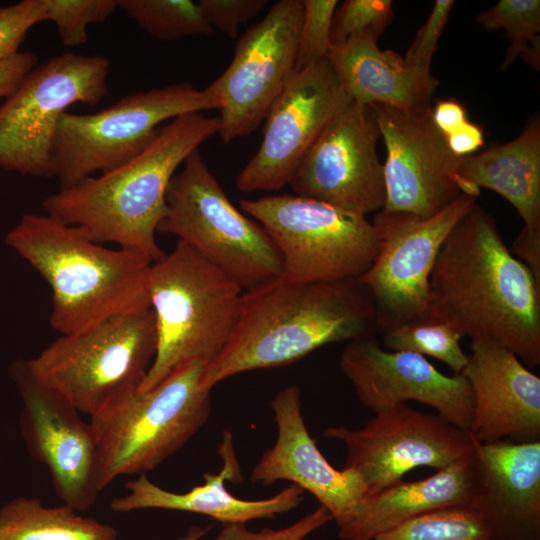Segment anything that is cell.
<instances>
[{"instance_id": "1", "label": "cell", "mask_w": 540, "mask_h": 540, "mask_svg": "<svg viewBox=\"0 0 540 540\" xmlns=\"http://www.w3.org/2000/svg\"><path fill=\"white\" fill-rule=\"evenodd\" d=\"M424 320L488 340L528 366L540 364V283L475 203L452 229L429 279Z\"/></svg>"}, {"instance_id": "2", "label": "cell", "mask_w": 540, "mask_h": 540, "mask_svg": "<svg viewBox=\"0 0 540 540\" xmlns=\"http://www.w3.org/2000/svg\"><path fill=\"white\" fill-rule=\"evenodd\" d=\"M380 333L373 300L358 279L301 283L278 276L244 290L235 329L205 367L211 391L234 375L291 364L314 350Z\"/></svg>"}, {"instance_id": "3", "label": "cell", "mask_w": 540, "mask_h": 540, "mask_svg": "<svg viewBox=\"0 0 540 540\" xmlns=\"http://www.w3.org/2000/svg\"><path fill=\"white\" fill-rule=\"evenodd\" d=\"M219 117L194 112L160 126L126 162L47 196L46 214L82 228L98 243L135 250L152 263L165 256L156 232L166 214V193L185 159L214 134Z\"/></svg>"}, {"instance_id": "4", "label": "cell", "mask_w": 540, "mask_h": 540, "mask_svg": "<svg viewBox=\"0 0 540 540\" xmlns=\"http://www.w3.org/2000/svg\"><path fill=\"white\" fill-rule=\"evenodd\" d=\"M4 240L49 285L50 325L60 335L83 332L118 314L150 309L152 261L135 250L108 248L82 228L46 213L23 214Z\"/></svg>"}, {"instance_id": "5", "label": "cell", "mask_w": 540, "mask_h": 540, "mask_svg": "<svg viewBox=\"0 0 540 540\" xmlns=\"http://www.w3.org/2000/svg\"><path fill=\"white\" fill-rule=\"evenodd\" d=\"M241 286L183 241L151 264L150 308L156 354L138 391H147L191 362L210 364L228 343L238 321Z\"/></svg>"}, {"instance_id": "6", "label": "cell", "mask_w": 540, "mask_h": 540, "mask_svg": "<svg viewBox=\"0 0 540 540\" xmlns=\"http://www.w3.org/2000/svg\"><path fill=\"white\" fill-rule=\"evenodd\" d=\"M207 365L181 366L147 391H134L90 417L99 456L100 487L151 471L178 452L208 421Z\"/></svg>"}, {"instance_id": "7", "label": "cell", "mask_w": 540, "mask_h": 540, "mask_svg": "<svg viewBox=\"0 0 540 540\" xmlns=\"http://www.w3.org/2000/svg\"><path fill=\"white\" fill-rule=\"evenodd\" d=\"M152 309L118 314L60 335L27 360L33 374L89 417L137 391L156 354Z\"/></svg>"}, {"instance_id": "8", "label": "cell", "mask_w": 540, "mask_h": 540, "mask_svg": "<svg viewBox=\"0 0 540 540\" xmlns=\"http://www.w3.org/2000/svg\"><path fill=\"white\" fill-rule=\"evenodd\" d=\"M182 165L169 183L157 232L190 245L243 290L281 276L282 258L273 241L229 200L199 148Z\"/></svg>"}, {"instance_id": "9", "label": "cell", "mask_w": 540, "mask_h": 540, "mask_svg": "<svg viewBox=\"0 0 540 540\" xmlns=\"http://www.w3.org/2000/svg\"><path fill=\"white\" fill-rule=\"evenodd\" d=\"M219 108L208 87L180 82L131 93L94 113L65 112L52 149L53 177L60 188L72 186L137 155L164 123Z\"/></svg>"}, {"instance_id": "10", "label": "cell", "mask_w": 540, "mask_h": 540, "mask_svg": "<svg viewBox=\"0 0 540 540\" xmlns=\"http://www.w3.org/2000/svg\"><path fill=\"white\" fill-rule=\"evenodd\" d=\"M240 208L269 235L288 280L301 283L358 279L372 265L377 231L365 215L296 194L243 199Z\"/></svg>"}, {"instance_id": "11", "label": "cell", "mask_w": 540, "mask_h": 540, "mask_svg": "<svg viewBox=\"0 0 540 540\" xmlns=\"http://www.w3.org/2000/svg\"><path fill=\"white\" fill-rule=\"evenodd\" d=\"M110 61L64 52L37 64L0 105V168L53 177L52 149L62 115L108 94Z\"/></svg>"}, {"instance_id": "12", "label": "cell", "mask_w": 540, "mask_h": 540, "mask_svg": "<svg viewBox=\"0 0 540 540\" xmlns=\"http://www.w3.org/2000/svg\"><path fill=\"white\" fill-rule=\"evenodd\" d=\"M476 199L461 193L426 218L382 210L375 213L372 223L379 249L372 265L358 280L373 300L380 333L426 318L429 279L436 258Z\"/></svg>"}, {"instance_id": "13", "label": "cell", "mask_w": 540, "mask_h": 540, "mask_svg": "<svg viewBox=\"0 0 540 540\" xmlns=\"http://www.w3.org/2000/svg\"><path fill=\"white\" fill-rule=\"evenodd\" d=\"M324 436L346 447L345 468L363 479L368 497L403 481L416 467L436 470L474 451L468 430L402 403L375 413L363 427L333 426Z\"/></svg>"}, {"instance_id": "14", "label": "cell", "mask_w": 540, "mask_h": 540, "mask_svg": "<svg viewBox=\"0 0 540 540\" xmlns=\"http://www.w3.org/2000/svg\"><path fill=\"white\" fill-rule=\"evenodd\" d=\"M302 16L303 0L275 2L239 37L231 63L208 86L220 101L223 142L255 131L293 75Z\"/></svg>"}, {"instance_id": "15", "label": "cell", "mask_w": 540, "mask_h": 540, "mask_svg": "<svg viewBox=\"0 0 540 540\" xmlns=\"http://www.w3.org/2000/svg\"><path fill=\"white\" fill-rule=\"evenodd\" d=\"M352 102L327 58L293 73L264 119L257 152L236 177L238 190L290 184L322 131Z\"/></svg>"}, {"instance_id": "16", "label": "cell", "mask_w": 540, "mask_h": 540, "mask_svg": "<svg viewBox=\"0 0 540 540\" xmlns=\"http://www.w3.org/2000/svg\"><path fill=\"white\" fill-rule=\"evenodd\" d=\"M9 374L23 403L20 425L30 455L46 467L63 504L78 512L89 509L101 491L90 423L64 396L39 380L27 360H15Z\"/></svg>"}, {"instance_id": "17", "label": "cell", "mask_w": 540, "mask_h": 540, "mask_svg": "<svg viewBox=\"0 0 540 540\" xmlns=\"http://www.w3.org/2000/svg\"><path fill=\"white\" fill-rule=\"evenodd\" d=\"M387 150L383 164L384 212L430 217L460 194L457 172L462 160L435 127L432 106L402 110L370 105Z\"/></svg>"}, {"instance_id": "18", "label": "cell", "mask_w": 540, "mask_h": 540, "mask_svg": "<svg viewBox=\"0 0 540 540\" xmlns=\"http://www.w3.org/2000/svg\"><path fill=\"white\" fill-rule=\"evenodd\" d=\"M380 130L370 106L352 102L322 131L290 185L296 195L367 215L385 204Z\"/></svg>"}, {"instance_id": "19", "label": "cell", "mask_w": 540, "mask_h": 540, "mask_svg": "<svg viewBox=\"0 0 540 540\" xmlns=\"http://www.w3.org/2000/svg\"><path fill=\"white\" fill-rule=\"evenodd\" d=\"M339 367L353 386L357 399L374 413L406 401L433 407L450 423L468 430L473 396L461 374L447 376L424 356L390 351L374 337L349 341Z\"/></svg>"}, {"instance_id": "20", "label": "cell", "mask_w": 540, "mask_h": 540, "mask_svg": "<svg viewBox=\"0 0 540 540\" xmlns=\"http://www.w3.org/2000/svg\"><path fill=\"white\" fill-rule=\"evenodd\" d=\"M271 408L276 440L262 454L250 479L264 485L290 481L317 499L338 530L349 526L368 497L363 479L352 469H335L321 453L306 427L296 384L281 389L272 399Z\"/></svg>"}, {"instance_id": "21", "label": "cell", "mask_w": 540, "mask_h": 540, "mask_svg": "<svg viewBox=\"0 0 540 540\" xmlns=\"http://www.w3.org/2000/svg\"><path fill=\"white\" fill-rule=\"evenodd\" d=\"M473 396L468 428L476 443L540 441V378L507 348L472 340L460 373Z\"/></svg>"}, {"instance_id": "22", "label": "cell", "mask_w": 540, "mask_h": 540, "mask_svg": "<svg viewBox=\"0 0 540 540\" xmlns=\"http://www.w3.org/2000/svg\"><path fill=\"white\" fill-rule=\"evenodd\" d=\"M480 489L474 509L494 540H540V441L474 443Z\"/></svg>"}, {"instance_id": "23", "label": "cell", "mask_w": 540, "mask_h": 540, "mask_svg": "<svg viewBox=\"0 0 540 540\" xmlns=\"http://www.w3.org/2000/svg\"><path fill=\"white\" fill-rule=\"evenodd\" d=\"M218 452L223 467L217 474L206 473L204 484L176 493L156 485L146 474H141L126 483L125 495L112 499L111 509L122 513L142 509L173 510L206 515L223 524H246L257 519H273L290 512L302 502L304 491L294 484L265 499L235 497L226 489L225 482H240L243 477L229 431L223 433Z\"/></svg>"}, {"instance_id": "24", "label": "cell", "mask_w": 540, "mask_h": 540, "mask_svg": "<svg viewBox=\"0 0 540 540\" xmlns=\"http://www.w3.org/2000/svg\"><path fill=\"white\" fill-rule=\"evenodd\" d=\"M327 60L354 103L382 104L402 110L431 105L438 81L431 71L407 65L383 51L371 34H358L331 46Z\"/></svg>"}, {"instance_id": "25", "label": "cell", "mask_w": 540, "mask_h": 540, "mask_svg": "<svg viewBox=\"0 0 540 540\" xmlns=\"http://www.w3.org/2000/svg\"><path fill=\"white\" fill-rule=\"evenodd\" d=\"M480 489V466L474 451L433 475L401 481L367 497L358 517L338 530L343 540H373L377 535L418 515L446 507H475Z\"/></svg>"}, {"instance_id": "26", "label": "cell", "mask_w": 540, "mask_h": 540, "mask_svg": "<svg viewBox=\"0 0 540 540\" xmlns=\"http://www.w3.org/2000/svg\"><path fill=\"white\" fill-rule=\"evenodd\" d=\"M461 193L478 197L484 187L517 210L524 228L540 234V118L532 116L515 139L462 157L458 172Z\"/></svg>"}, {"instance_id": "27", "label": "cell", "mask_w": 540, "mask_h": 540, "mask_svg": "<svg viewBox=\"0 0 540 540\" xmlns=\"http://www.w3.org/2000/svg\"><path fill=\"white\" fill-rule=\"evenodd\" d=\"M0 540H118V531L68 505L18 496L0 507Z\"/></svg>"}, {"instance_id": "28", "label": "cell", "mask_w": 540, "mask_h": 540, "mask_svg": "<svg viewBox=\"0 0 540 540\" xmlns=\"http://www.w3.org/2000/svg\"><path fill=\"white\" fill-rule=\"evenodd\" d=\"M476 20L486 30L506 31L510 44L501 66L503 70L518 58L540 70L539 0H500L481 12Z\"/></svg>"}, {"instance_id": "29", "label": "cell", "mask_w": 540, "mask_h": 540, "mask_svg": "<svg viewBox=\"0 0 540 540\" xmlns=\"http://www.w3.org/2000/svg\"><path fill=\"white\" fill-rule=\"evenodd\" d=\"M123 11L142 30L161 41L210 35L212 27L198 2L191 0H117Z\"/></svg>"}, {"instance_id": "30", "label": "cell", "mask_w": 540, "mask_h": 540, "mask_svg": "<svg viewBox=\"0 0 540 540\" xmlns=\"http://www.w3.org/2000/svg\"><path fill=\"white\" fill-rule=\"evenodd\" d=\"M373 540H494L481 515L469 506L430 511L377 535Z\"/></svg>"}, {"instance_id": "31", "label": "cell", "mask_w": 540, "mask_h": 540, "mask_svg": "<svg viewBox=\"0 0 540 540\" xmlns=\"http://www.w3.org/2000/svg\"><path fill=\"white\" fill-rule=\"evenodd\" d=\"M381 334L384 349L433 357L448 365L454 374H460L468 361V354L460 346L462 336L439 321L406 323Z\"/></svg>"}, {"instance_id": "32", "label": "cell", "mask_w": 540, "mask_h": 540, "mask_svg": "<svg viewBox=\"0 0 540 540\" xmlns=\"http://www.w3.org/2000/svg\"><path fill=\"white\" fill-rule=\"evenodd\" d=\"M46 21L54 23L62 44H86L88 27L105 22L116 9L117 0H43Z\"/></svg>"}, {"instance_id": "33", "label": "cell", "mask_w": 540, "mask_h": 540, "mask_svg": "<svg viewBox=\"0 0 540 540\" xmlns=\"http://www.w3.org/2000/svg\"><path fill=\"white\" fill-rule=\"evenodd\" d=\"M336 0H303L294 73L327 57Z\"/></svg>"}, {"instance_id": "34", "label": "cell", "mask_w": 540, "mask_h": 540, "mask_svg": "<svg viewBox=\"0 0 540 540\" xmlns=\"http://www.w3.org/2000/svg\"><path fill=\"white\" fill-rule=\"evenodd\" d=\"M392 19L390 0H346L335 10L331 43L338 44L358 34H371L378 39Z\"/></svg>"}, {"instance_id": "35", "label": "cell", "mask_w": 540, "mask_h": 540, "mask_svg": "<svg viewBox=\"0 0 540 540\" xmlns=\"http://www.w3.org/2000/svg\"><path fill=\"white\" fill-rule=\"evenodd\" d=\"M46 21L43 0L0 5V59L17 54L29 30Z\"/></svg>"}, {"instance_id": "36", "label": "cell", "mask_w": 540, "mask_h": 540, "mask_svg": "<svg viewBox=\"0 0 540 540\" xmlns=\"http://www.w3.org/2000/svg\"><path fill=\"white\" fill-rule=\"evenodd\" d=\"M331 520L328 511L319 505L296 522L281 529L266 528L254 532L247 529L245 524H223L214 540H305Z\"/></svg>"}, {"instance_id": "37", "label": "cell", "mask_w": 540, "mask_h": 540, "mask_svg": "<svg viewBox=\"0 0 540 540\" xmlns=\"http://www.w3.org/2000/svg\"><path fill=\"white\" fill-rule=\"evenodd\" d=\"M454 4L452 0L435 1L428 18L403 57L407 65L431 71L433 55Z\"/></svg>"}, {"instance_id": "38", "label": "cell", "mask_w": 540, "mask_h": 540, "mask_svg": "<svg viewBox=\"0 0 540 540\" xmlns=\"http://www.w3.org/2000/svg\"><path fill=\"white\" fill-rule=\"evenodd\" d=\"M209 25L235 38L239 27L256 17L265 7V0H199Z\"/></svg>"}, {"instance_id": "39", "label": "cell", "mask_w": 540, "mask_h": 540, "mask_svg": "<svg viewBox=\"0 0 540 540\" xmlns=\"http://www.w3.org/2000/svg\"><path fill=\"white\" fill-rule=\"evenodd\" d=\"M37 64L38 57L32 51H19L0 59V99L12 95Z\"/></svg>"}, {"instance_id": "40", "label": "cell", "mask_w": 540, "mask_h": 540, "mask_svg": "<svg viewBox=\"0 0 540 540\" xmlns=\"http://www.w3.org/2000/svg\"><path fill=\"white\" fill-rule=\"evenodd\" d=\"M431 116L435 127L444 137L468 121L465 107L454 99L437 100L431 108Z\"/></svg>"}, {"instance_id": "41", "label": "cell", "mask_w": 540, "mask_h": 540, "mask_svg": "<svg viewBox=\"0 0 540 540\" xmlns=\"http://www.w3.org/2000/svg\"><path fill=\"white\" fill-rule=\"evenodd\" d=\"M510 251L530 269L540 283V234L532 233L523 227Z\"/></svg>"}, {"instance_id": "42", "label": "cell", "mask_w": 540, "mask_h": 540, "mask_svg": "<svg viewBox=\"0 0 540 540\" xmlns=\"http://www.w3.org/2000/svg\"><path fill=\"white\" fill-rule=\"evenodd\" d=\"M444 138L451 152L458 157L471 155L484 144L481 126L469 120Z\"/></svg>"}, {"instance_id": "43", "label": "cell", "mask_w": 540, "mask_h": 540, "mask_svg": "<svg viewBox=\"0 0 540 540\" xmlns=\"http://www.w3.org/2000/svg\"><path fill=\"white\" fill-rule=\"evenodd\" d=\"M210 529L211 526H208L206 528H202L200 526H191L188 528L186 534L182 536L179 540H199L204 535H206Z\"/></svg>"}]
</instances>
